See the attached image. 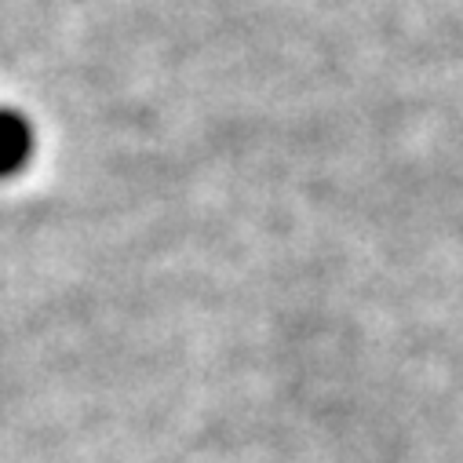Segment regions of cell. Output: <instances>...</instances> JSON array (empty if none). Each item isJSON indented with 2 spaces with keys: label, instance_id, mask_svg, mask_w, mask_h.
Returning a JSON list of instances; mask_svg holds the SVG:
<instances>
[{
  "label": "cell",
  "instance_id": "obj_1",
  "mask_svg": "<svg viewBox=\"0 0 463 463\" xmlns=\"http://www.w3.org/2000/svg\"><path fill=\"white\" fill-rule=\"evenodd\" d=\"M33 125L15 109H0V179L19 175L33 157Z\"/></svg>",
  "mask_w": 463,
  "mask_h": 463
}]
</instances>
